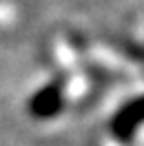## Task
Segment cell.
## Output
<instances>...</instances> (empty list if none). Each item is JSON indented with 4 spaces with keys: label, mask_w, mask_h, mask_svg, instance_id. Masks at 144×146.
Wrapping results in <instances>:
<instances>
[{
    "label": "cell",
    "mask_w": 144,
    "mask_h": 146,
    "mask_svg": "<svg viewBox=\"0 0 144 146\" xmlns=\"http://www.w3.org/2000/svg\"><path fill=\"white\" fill-rule=\"evenodd\" d=\"M142 124H144V95L131 100L117 111L113 122H111V128H113V135L117 139L129 142L135 135L137 126H142Z\"/></svg>",
    "instance_id": "6da1fadb"
},
{
    "label": "cell",
    "mask_w": 144,
    "mask_h": 146,
    "mask_svg": "<svg viewBox=\"0 0 144 146\" xmlns=\"http://www.w3.org/2000/svg\"><path fill=\"white\" fill-rule=\"evenodd\" d=\"M62 109V89L60 84H47L45 89L40 91L29 100V113L38 119H49L58 115V111Z\"/></svg>",
    "instance_id": "7a4b0ae2"
}]
</instances>
